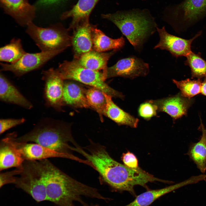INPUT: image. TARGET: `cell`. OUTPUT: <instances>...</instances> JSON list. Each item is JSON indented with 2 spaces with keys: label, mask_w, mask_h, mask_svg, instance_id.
I'll return each instance as SVG.
<instances>
[{
  "label": "cell",
  "mask_w": 206,
  "mask_h": 206,
  "mask_svg": "<svg viewBox=\"0 0 206 206\" xmlns=\"http://www.w3.org/2000/svg\"><path fill=\"white\" fill-rule=\"evenodd\" d=\"M81 154L114 191H127L136 197L134 189L135 186L139 185L147 189L148 183L161 181L139 168L131 169L115 161L103 146L95 147L89 153L83 150Z\"/></svg>",
  "instance_id": "1"
},
{
  "label": "cell",
  "mask_w": 206,
  "mask_h": 206,
  "mask_svg": "<svg viewBox=\"0 0 206 206\" xmlns=\"http://www.w3.org/2000/svg\"><path fill=\"white\" fill-rule=\"evenodd\" d=\"M39 161L43 175L47 201L58 206H76L75 201L79 202L82 206H88L83 200L82 196L107 202L110 200V199L103 196L96 188L69 176L47 159Z\"/></svg>",
  "instance_id": "2"
},
{
  "label": "cell",
  "mask_w": 206,
  "mask_h": 206,
  "mask_svg": "<svg viewBox=\"0 0 206 206\" xmlns=\"http://www.w3.org/2000/svg\"><path fill=\"white\" fill-rule=\"evenodd\" d=\"M101 16L114 23L139 53L157 27L154 18L145 9L119 11Z\"/></svg>",
  "instance_id": "3"
},
{
  "label": "cell",
  "mask_w": 206,
  "mask_h": 206,
  "mask_svg": "<svg viewBox=\"0 0 206 206\" xmlns=\"http://www.w3.org/2000/svg\"><path fill=\"white\" fill-rule=\"evenodd\" d=\"M14 136L16 141L33 142L68 156V151L71 149L68 142H74L68 125L49 119L40 122L25 134L18 137L17 134Z\"/></svg>",
  "instance_id": "4"
},
{
  "label": "cell",
  "mask_w": 206,
  "mask_h": 206,
  "mask_svg": "<svg viewBox=\"0 0 206 206\" xmlns=\"http://www.w3.org/2000/svg\"><path fill=\"white\" fill-rule=\"evenodd\" d=\"M64 80H72L97 88L112 97L124 99L121 92L112 88L105 82L103 72L84 67L75 60L65 61L60 64L57 69Z\"/></svg>",
  "instance_id": "5"
},
{
  "label": "cell",
  "mask_w": 206,
  "mask_h": 206,
  "mask_svg": "<svg viewBox=\"0 0 206 206\" xmlns=\"http://www.w3.org/2000/svg\"><path fill=\"white\" fill-rule=\"evenodd\" d=\"M27 27L26 33L41 52H63L71 45L68 29L60 23L43 27L32 22Z\"/></svg>",
  "instance_id": "6"
},
{
  "label": "cell",
  "mask_w": 206,
  "mask_h": 206,
  "mask_svg": "<svg viewBox=\"0 0 206 206\" xmlns=\"http://www.w3.org/2000/svg\"><path fill=\"white\" fill-rule=\"evenodd\" d=\"M22 167L21 172L14 183L15 187L37 202L47 200L43 175L39 161L25 160Z\"/></svg>",
  "instance_id": "7"
},
{
  "label": "cell",
  "mask_w": 206,
  "mask_h": 206,
  "mask_svg": "<svg viewBox=\"0 0 206 206\" xmlns=\"http://www.w3.org/2000/svg\"><path fill=\"white\" fill-rule=\"evenodd\" d=\"M163 19L172 25H190L206 17V0H184L169 5L165 9Z\"/></svg>",
  "instance_id": "8"
},
{
  "label": "cell",
  "mask_w": 206,
  "mask_h": 206,
  "mask_svg": "<svg viewBox=\"0 0 206 206\" xmlns=\"http://www.w3.org/2000/svg\"><path fill=\"white\" fill-rule=\"evenodd\" d=\"M61 51L30 53L27 52L19 60L13 64L0 63L1 71H9L20 77L39 69L49 61L62 52Z\"/></svg>",
  "instance_id": "9"
},
{
  "label": "cell",
  "mask_w": 206,
  "mask_h": 206,
  "mask_svg": "<svg viewBox=\"0 0 206 206\" xmlns=\"http://www.w3.org/2000/svg\"><path fill=\"white\" fill-rule=\"evenodd\" d=\"M149 72L148 64L140 58L132 56L122 59L113 66L107 68L105 75L106 79L121 77L133 79L145 76Z\"/></svg>",
  "instance_id": "10"
},
{
  "label": "cell",
  "mask_w": 206,
  "mask_h": 206,
  "mask_svg": "<svg viewBox=\"0 0 206 206\" xmlns=\"http://www.w3.org/2000/svg\"><path fill=\"white\" fill-rule=\"evenodd\" d=\"M42 74V79L44 82V96L46 105L60 110L64 104V79L57 69L53 68L43 70Z\"/></svg>",
  "instance_id": "11"
},
{
  "label": "cell",
  "mask_w": 206,
  "mask_h": 206,
  "mask_svg": "<svg viewBox=\"0 0 206 206\" xmlns=\"http://www.w3.org/2000/svg\"><path fill=\"white\" fill-rule=\"evenodd\" d=\"M157 31L159 34V40L154 49L167 50L176 58L186 56L189 54L191 52L192 43L201 33V32H199L193 38L186 39L169 33L166 31L165 26L160 29L157 27Z\"/></svg>",
  "instance_id": "12"
},
{
  "label": "cell",
  "mask_w": 206,
  "mask_h": 206,
  "mask_svg": "<svg viewBox=\"0 0 206 206\" xmlns=\"http://www.w3.org/2000/svg\"><path fill=\"white\" fill-rule=\"evenodd\" d=\"M15 133L13 132L9 134L5 137L14 145L25 160L39 161L49 158L68 156L37 143L16 141L14 139Z\"/></svg>",
  "instance_id": "13"
},
{
  "label": "cell",
  "mask_w": 206,
  "mask_h": 206,
  "mask_svg": "<svg viewBox=\"0 0 206 206\" xmlns=\"http://www.w3.org/2000/svg\"><path fill=\"white\" fill-rule=\"evenodd\" d=\"M0 3L5 12L21 26H27L35 17L37 9L28 0H0Z\"/></svg>",
  "instance_id": "14"
},
{
  "label": "cell",
  "mask_w": 206,
  "mask_h": 206,
  "mask_svg": "<svg viewBox=\"0 0 206 206\" xmlns=\"http://www.w3.org/2000/svg\"><path fill=\"white\" fill-rule=\"evenodd\" d=\"M149 101L157 106V112L166 113L174 120L186 115L193 102L192 99L183 96L180 92L164 98Z\"/></svg>",
  "instance_id": "15"
},
{
  "label": "cell",
  "mask_w": 206,
  "mask_h": 206,
  "mask_svg": "<svg viewBox=\"0 0 206 206\" xmlns=\"http://www.w3.org/2000/svg\"><path fill=\"white\" fill-rule=\"evenodd\" d=\"M93 25L89 21L82 23L74 29L71 37L75 59L92 50V29Z\"/></svg>",
  "instance_id": "16"
},
{
  "label": "cell",
  "mask_w": 206,
  "mask_h": 206,
  "mask_svg": "<svg viewBox=\"0 0 206 206\" xmlns=\"http://www.w3.org/2000/svg\"><path fill=\"white\" fill-rule=\"evenodd\" d=\"M197 182L196 178L192 176L183 181L163 188L148 190L136 196L134 201L125 206H148L165 194L184 186L196 183Z\"/></svg>",
  "instance_id": "17"
},
{
  "label": "cell",
  "mask_w": 206,
  "mask_h": 206,
  "mask_svg": "<svg viewBox=\"0 0 206 206\" xmlns=\"http://www.w3.org/2000/svg\"><path fill=\"white\" fill-rule=\"evenodd\" d=\"M0 99L3 102L17 105L27 109H31L33 107L32 103L1 72L0 75Z\"/></svg>",
  "instance_id": "18"
},
{
  "label": "cell",
  "mask_w": 206,
  "mask_h": 206,
  "mask_svg": "<svg viewBox=\"0 0 206 206\" xmlns=\"http://www.w3.org/2000/svg\"><path fill=\"white\" fill-rule=\"evenodd\" d=\"M99 0H79L77 3L68 11L61 15L60 19L72 18L69 29H74L82 23L89 21L90 14Z\"/></svg>",
  "instance_id": "19"
},
{
  "label": "cell",
  "mask_w": 206,
  "mask_h": 206,
  "mask_svg": "<svg viewBox=\"0 0 206 206\" xmlns=\"http://www.w3.org/2000/svg\"><path fill=\"white\" fill-rule=\"evenodd\" d=\"M25 160L14 145L6 137L0 143V171L21 166Z\"/></svg>",
  "instance_id": "20"
},
{
  "label": "cell",
  "mask_w": 206,
  "mask_h": 206,
  "mask_svg": "<svg viewBox=\"0 0 206 206\" xmlns=\"http://www.w3.org/2000/svg\"><path fill=\"white\" fill-rule=\"evenodd\" d=\"M117 51L113 50L110 52L105 53L92 50L75 60L86 68L98 71L102 70L104 74L108 68L107 64L108 60Z\"/></svg>",
  "instance_id": "21"
},
{
  "label": "cell",
  "mask_w": 206,
  "mask_h": 206,
  "mask_svg": "<svg viewBox=\"0 0 206 206\" xmlns=\"http://www.w3.org/2000/svg\"><path fill=\"white\" fill-rule=\"evenodd\" d=\"M106 102L104 116L120 125H126L136 128L138 126V119L125 112L116 105L111 96L104 92Z\"/></svg>",
  "instance_id": "22"
},
{
  "label": "cell",
  "mask_w": 206,
  "mask_h": 206,
  "mask_svg": "<svg viewBox=\"0 0 206 206\" xmlns=\"http://www.w3.org/2000/svg\"><path fill=\"white\" fill-rule=\"evenodd\" d=\"M92 36L94 50L98 52L119 50L125 45V41L123 36L116 39L110 38L95 26L93 25L92 27Z\"/></svg>",
  "instance_id": "23"
},
{
  "label": "cell",
  "mask_w": 206,
  "mask_h": 206,
  "mask_svg": "<svg viewBox=\"0 0 206 206\" xmlns=\"http://www.w3.org/2000/svg\"><path fill=\"white\" fill-rule=\"evenodd\" d=\"M63 98L64 103L76 108H87L90 107L84 89L73 82L64 83Z\"/></svg>",
  "instance_id": "24"
},
{
  "label": "cell",
  "mask_w": 206,
  "mask_h": 206,
  "mask_svg": "<svg viewBox=\"0 0 206 206\" xmlns=\"http://www.w3.org/2000/svg\"><path fill=\"white\" fill-rule=\"evenodd\" d=\"M26 53L23 47L21 40L13 38L9 43L1 47L0 60L10 64L14 63Z\"/></svg>",
  "instance_id": "25"
},
{
  "label": "cell",
  "mask_w": 206,
  "mask_h": 206,
  "mask_svg": "<svg viewBox=\"0 0 206 206\" xmlns=\"http://www.w3.org/2000/svg\"><path fill=\"white\" fill-rule=\"evenodd\" d=\"M187 154L201 172L205 173L206 171V139L203 134L199 142L191 145Z\"/></svg>",
  "instance_id": "26"
},
{
  "label": "cell",
  "mask_w": 206,
  "mask_h": 206,
  "mask_svg": "<svg viewBox=\"0 0 206 206\" xmlns=\"http://www.w3.org/2000/svg\"><path fill=\"white\" fill-rule=\"evenodd\" d=\"M85 93L88 103L98 113L102 121L103 116L104 115L106 102L104 92L95 88L85 90Z\"/></svg>",
  "instance_id": "27"
},
{
  "label": "cell",
  "mask_w": 206,
  "mask_h": 206,
  "mask_svg": "<svg viewBox=\"0 0 206 206\" xmlns=\"http://www.w3.org/2000/svg\"><path fill=\"white\" fill-rule=\"evenodd\" d=\"M172 81L184 97L191 99L201 93L202 81L201 79L192 80L187 78L180 81L173 79Z\"/></svg>",
  "instance_id": "28"
},
{
  "label": "cell",
  "mask_w": 206,
  "mask_h": 206,
  "mask_svg": "<svg viewBox=\"0 0 206 206\" xmlns=\"http://www.w3.org/2000/svg\"><path fill=\"white\" fill-rule=\"evenodd\" d=\"M186 65L190 69L192 78L198 79L206 77V61L200 55L192 51L186 56Z\"/></svg>",
  "instance_id": "29"
},
{
  "label": "cell",
  "mask_w": 206,
  "mask_h": 206,
  "mask_svg": "<svg viewBox=\"0 0 206 206\" xmlns=\"http://www.w3.org/2000/svg\"><path fill=\"white\" fill-rule=\"evenodd\" d=\"M157 112V106L149 100L141 104L138 109L139 116L147 120L156 116Z\"/></svg>",
  "instance_id": "30"
},
{
  "label": "cell",
  "mask_w": 206,
  "mask_h": 206,
  "mask_svg": "<svg viewBox=\"0 0 206 206\" xmlns=\"http://www.w3.org/2000/svg\"><path fill=\"white\" fill-rule=\"evenodd\" d=\"M22 166V165L21 166L16 168L15 169L10 171L3 173L1 172L0 174L1 188L6 184H14L17 177L15 176L17 175H19L21 172Z\"/></svg>",
  "instance_id": "31"
},
{
  "label": "cell",
  "mask_w": 206,
  "mask_h": 206,
  "mask_svg": "<svg viewBox=\"0 0 206 206\" xmlns=\"http://www.w3.org/2000/svg\"><path fill=\"white\" fill-rule=\"evenodd\" d=\"M25 121L23 118L19 119L7 118L1 119L0 120L1 134L7 130L23 124Z\"/></svg>",
  "instance_id": "32"
},
{
  "label": "cell",
  "mask_w": 206,
  "mask_h": 206,
  "mask_svg": "<svg viewBox=\"0 0 206 206\" xmlns=\"http://www.w3.org/2000/svg\"><path fill=\"white\" fill-rule=\"evenodd\" d=\"M122 158L124 165L127 167L133 169L138 168V160L132 153L128 151L124 153Z\"/></svg>",
  "instance_id": "33"
},
{
  "label": "cell",
  "mask_w": 206,
  "mask_h": 206,
  "mask_svg": "<svg viewBox=\"0 0 206 206\" xmlns=\"http://www.w3.org/2000/svg\"><path fill=\"white\" fill-rule=\"evenodd\" d=\"M65 0H37L34 5L37 7H47L58 4Z\"/></svg>",
  "instance_id": "34"
},
{
  "label": "cell",
  "mask_w": 206,
  "mask_h": 206,
  "mask_svg": "<svg viewBox=\"0 0 206 206\" xmlns=\"http://www.w3.org/2000/svg\"><path fill=\"white\" fill-rule=\"evenodd\" d=\"M201 93L206 96V77L204 78L203 81H202Z\"/></svg>",
  "instance_id": "35"
},
{
  "label": "cell",
  "mask_w": 206,
  "mask_h": 206,
  "mask_svg": "<svg viewBox=\"0 0 206 206\" xmlns=\"http://www.w3.org/2000/svg\"><path fill=\"white\" fill-rule=\"evenodd\" d=\"M199 130L201 131L202 134L204 135L206 139V129L204 127L202 122L199 128Z\"/></svg>",
  "instance_id": "36"
},
{
  "label": "cell",
  "mask_w": 206,
  "mask_h": 206,
  "mask_svg": "<svg viewBox=\"0 0 206 206\" xmlns=\"http://www.w3.org/2000/svg\"><path fill=\"white\" fill-rule=\"evenodd\" d=\"M88 206H99V205H97V204H95V205L92 204V205H88Z\"/></svg>",
  "instance_id": "37"
}]
</instances>
